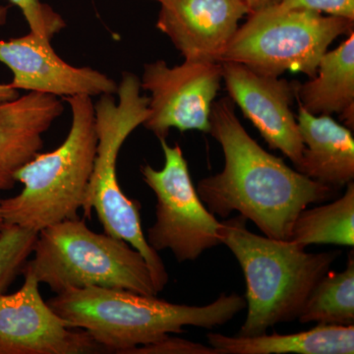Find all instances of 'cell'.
I'll list each match as a JSON object with an SVG mask.
<instances>
[{
    "label": "cell",
    "instance_id": "cell-10",
    "mask_svg": "<svg viewBox=\"0 0 354 354\" xmlns=\"http://www.w3.org/2000/svg\"><path fill=\"white\" fill-rule=\"evenodd\" d=\"M24 283L0 295V354L108 353L85 330H76L39 292V281L23 271Z\"/></svg>",
    "mask_w": 354,
    "mask_h": 354
},
{
    "label": "cell",
    "instance_id": "cell-25",
    "mask_svg": "<svg viewBox=\"0 0 354 354\" xmlns=\"http://www.w3.org/2000/svg\"><path fill=\"white\" fill-rule=\"evenodd\" d=\"M19 97V92L9 84H0V102L10 101Z\"/></svg>",
    "mask_w": 354,
    "mask_h": 354
},
{
    "label": "cell",
    "instance_id": "cell-9",
    "mask_svg": "<svg viewBox=\"0 0 354 354\" xmlns=\"http://www.w3.org/2000/svg\"><path fill=\"white\" fill-rule=\"evenodd\" d=\"M221 62H192L169 67L164 60L144 66L141 88L150 93L148 118L143 123L158 139L172 128L209 133L211 113L220 91Z\"/></svg>",
    "mask_w": 354,
    "mask_h": 354
},
{
    "label": "cell",
    "instance_id": "cell-18",
    "mask_svg": "<svg viewBox=\"0 0 354 354\" xmlns=\"http://www.w3.org/2000/svg\"><path fill=\"white\" fill-rule=\"evenodd\" d=\"M290 241L301 248L310 244L354 245V184L346 185L344 196L329 204L305 208L293 223Z\"/></svg>",
    "mask_w": 354,
    "mask_h": 354
},
{
    "label": "cell",
    "instance_id": "cell-4",
    "mask_svg": "<svg viewBox=\"0 0 354 354\" xmlns=\"http://www.w3.org/2000/svg\"><path fill=\"white\" fill-rule=\"evenodd\" d=\"M72 121L64 143L50 153H37L16 172L23 189L0 200L4 225L39 232L68 218L83 208L97 155L95 104L90 95L64 97Z\"/></svg>",
    "mask_w": 354,
    "mask_h": 354
},
{
    "label": "cell",
    "instance_id": "cell-22",
    "mask_svg": "<svg viewBox=\"0 0 354 354\" xmlns=\"http://www.w3.org/2000/svg\"><path fill=\"white\" fill-rule=\"evenodd\" d=\"M279 6L354 20V0H281Z\"/></svg>",
    "mask_w": 354,
    "mask_h": 354
},
{
    "label": "cell",
    "instance_id": "cell-20",
    "mask_svg": "<svg viewBox=\"0 0 354 354\" xmlns=\"http://www.w3.org/2000/svg\"><path fill=\"white\" fill-rule=\"evenodd\" d=\"M38 234L19 225H4L0 232V295L22 272Z\"/></svg>",
    "mask_w": 354,
    "mask_h": 354
},
{
    "label": "cell",
    "instance_id": "cell-14",
    "mask_svg": "<svg viewBox=\"0 0 354 354\" xmlns=\"http://www.w3.org/2000/svg\"><path fill=\"white\" fill-rule=\"evenodd\" d=\"M64 113L57 95L29 92L0 102V191L15 185V174L43 149V135Z\"/></svg>",
    "mask_w": 354,
    "mask_h": 354
},
{
    "label": "cell",
    "instance_id": "cell-17",
    "mask_svg": "<svg viewBox=\"0 0 354 354\" xmlns=\"http://www.w3.org/2000/svg\"><path fill=\"white\" fill-rule=\"evenodd\" d=\"M207 341L218 354H353L354 326L318 324L295 334L251 337L209 333Z\"/></svg>",
    "mask_w": 354,
    "mask_h": 354
},
{
    "label": "cell",
    "instance_id": "cell-12",
    "mask_svg": "<svg viewBox=\"0 0 354 354\" xmlns=\"http://www.w3.org/2000/svg\"><path fill=\"white\" fill-rule=\"evenodd\" d=\"M0 62L12 71L9 85L16 90L62 97L118 92V85L113 79L90 67L66 64L55 53L50 39L32 32L21 38L0 41Z\"/></svg>",
    "mask_w": 354,
    "mask_h": 354
},
{
    "label": "cell",
    "instance_id": "cell-19",
    "mask_svg": "<svg viewBox=\"0 0 354 354\" xmlns=\"http://www.w3.org/2000/svg\"><path fill=\"white\" fill-rule=\"evenodd\" d=\"M300 323L351 326L354 323V257L348 254L346 270L329 271L310 293L300 312Z\"/></svg>",
    "mask_w": 354,
    "mask_h": 354
},
{
    "label": "cell",
    "instance_id": "cell-5",
    "mask_svg": "<svg viewBox=\"0 0 354 354\" xmlns=\"http://www.w3.org/2000/svg\"><path fill=\"white\" fill-rule=\"evenodd\" d=\"M116 94L118 102L113 95H102L95 106L97 155L82 209L90 218L94 209L106 234L127 241L141 253L160 292L169 283V274L158 251L144 235L139 203L123 193L116 176L121 147L150 113L149 97L141 95L139 78L130 72L123 73Z\"/></svg>",
    "mask_w": 354,
    "mask_h": 354
},
{
    "label": "cell",
    "instance_id": "cell-23",
    "mask_svg": "<svg viewBox=\"0 0 354 354\" xmlns=\"http://www.w3.org/2000/svg\"><path fill=\"white\" fill-rule=\"evenodd\" d=\"M128 354H218L216 349L167 335L153 344L138 346Z\"/></svg>",
    "mask_w": 354,
    "mask_h": 354
},
{
    "label": "cell",
    "instance_id": "cell-8",
    "mask_svg": "<svg viewBox=\"0 0 354 354\" xmlns=\"http://www.w3.org/2000/svg\"><path fill=\"white\" fill-rule=\"evenodd\" d=\"M160 141L164 167H141L143 180L157 197V220L148 230L147 241L156 251L169 249L178 262L196 260L221 244V221L200 199L178 144L169 146L165 138Z\"/></svg>",
    "mask_w": 354,
    "mask_h": 354
},
{
    "label": "cell",
    "instance_id": "cell-7",
    "mask_svg": "<svg viewBox=\"0 0 354 354\" xmlns=\"http://www.w3.org/2000/svg\"><path fill=\"white\" fill-rule=\"evenodd\" d=\"M353 31L354 20L277 4L249 14L221 62H237L264 75L295 72L312 78L333 41Z\"/></svg>",
    "mask_w": 354,
    "mask_h": 354
},
{
    "label": "cell",
    "instance_id": "cell-24",
    "mask_svg": "<svg viewBox=\"0 0 354 354\" xmlns=\"http://www.w3.org/2000/svg\"><path fill=\"white\" fill-rule=\"evenodd\" d=\"M243 1L245 2L251 14L268 8V7L277 6L281 0H243Z\"/></svg>",
    "mask_w": 354,
    "mask_h": 354
},
{
    "label": "cell",
    "instance_id": "cell-27",
    "mask_svg": "<svg viewBox=\"0 0 354 354\" xmlns=\"http://www.w3.org/2000/svg\"><path fill=\"white\" fill-rule=\"evenodd\" d=\"M157 1H160V0H157Z\"/></svg>",
    "mask_w": 354,
    "mask_h": 354
},
{
    "label": "cell",
    "instance_id": "cell-6",
    "mask_svg": "<svg viewBox=\"0 0 354 354\" xmlns=\"http://www.w3.org/2000/svg\"><path fill=\"white\" fill-rule=\"evenodd\" d=\"M32 254L22 272H31L57 293L99 286L158 295L138 250L106 232H93L78 218L41 230Z\"/></svg>",
    "mask_w": 354,
    "mask_h": 354
},
{
    "label": "cell",
    "instance_id": "cell-13",
    "mask_svg": "<svg viewBox=\"0 0 354 354\" xmlns=\"http://www.w3.org/2000/svg\"><path fill=\"white\" fill-rule=\"evenodd\" d=\"M157 28L185 60L221 62L239 21L250 10L243 0H160Z\"/></svg>",
    "mask_w": 354,
    "mask_h": 354
},
{
    "label": "cell",
    "instance_id": "cell-3",
    "mask_svg": "<svg viewBox=\"0 0 354 354\" xmlns=\"http://www.w3.org/2000/svg\"><path fill=\"white\" fill-rule=\"evenodd\" d=\"M242 216L221 221V244L241 265L246 283L247 316L239 335L266 334L299 316L310 293L341 251L307 253L290 241L253 234Z\"/></svg>",
    "mask_w": 354,
    "mask_h": 354
},
{
    "label": "cell",
    "instance_id": "cell-16",
    "mask_svg": "<svg viewBox=\"0 0 354 354\" xmlns=\"http://www.w3.org/2000/svg\"><path fill=\"white\" fill-rule=\"evenodd\" d=\"M295 99L314 115L339 114L346 127H354V31L319 62L315 76L297 83Z\"/></svg>",
    "mask_w": 354,
    "mask_h": 354
},
{
    "label": "cell",
    "instance_id": "cell-21",
    "mask_svg": "<svg viewBox=\"0 0 354 354\" xmlns=\"http://www.w3.org/2000/svg\"><path fill=\"white\" fill-rule=\"evenodd\" d=\"M19 7L30 27V32L51 39L66 27L64 20L48 4L41 0H10ZM8 6H0V26L6 24Z\"/></svg>",
    "mask_w": 354,
    "mask_h": 354
},
{
    "label": "cell",
    "instance_id": "cell-1",
    "mask_svg": "<svg viewBox=\"0 0 354 354\" xmlns=\"http://www.w3.org/2000/svg\"><path fill=\"white\" fill-rule=\"evenodd\" d=\"M209 134L223 149L225 167L200 180L196 190L214 215L227 218L239 212L266 236L290 241L302 209L337 196L334 188L312 180L264 150L237 118L230 97L214 102Z\"/></svg>",
    "mask_w": 354,
    "mask_h": 354
},
{
    "label": "cell",
    "instance_id": "cell-15",
    "mask_svg": "<svg viewBox=\"0 0 354 354\" xmlns=\"http://www.w3.org/2000/svg\"><path fill=\"white\" fill-rule=\"evenodd\" d=\"M298 128L304 150L295 169L335 190L354 178V138L330 115H314L298 104Z\"/></svg>",
    "mask_w": 354,
    "mask_h": 354
},
{
    "label": "cell",
    "instance_id": "cell-2",
    "mask_svg": "<svg viewBox=\"0 0 354 354\" xmlns=\"http://www.w3.org/2000/svg\"><path fill=\"white\" fill-rule=\"evenodd\" d=\"M48 304L108 353L127 354L171 334H181L186 326L213 329L225 325L246 308L245 298L237 293H223L208 305L189 306L157 295L99 286L62 291Z\"/></svg>",
    "mask_w": 354,
    "mask_h": 354
},
{
    "label": "cell",
    "instance_id": "cell-26",
    "mask_svg": "<svg viewBox=\"0 0 354 354\" xmlns=\"http://www.w3.org/2000/svg\"><path fill=\"white\" fill-rule=\"evenodd\" d=\"M3 227H4V221H3V218H2L1 211H0V232H2V230H3Z\"/></svg>",
    "mask_w": 354,
    "mask_h": 354
},
{
    "label": "cell",
    "instance_id": "cell-11",
    "mask_svg": "<svg viewBox=\"0 0 354 354\" xmlns=\"http://www.w3.org/2000/svg\"><path fill=\"white\" fill-rule=\"evenodd\" d=\"M221 65L230 99L270 148L281 151L297 167L304 150L297 118L291 111L297 83L258 73L237 62H221Z\"/></svg>",
    "mask_w": 354,
    "mask_h": 354
}]
</instances>
